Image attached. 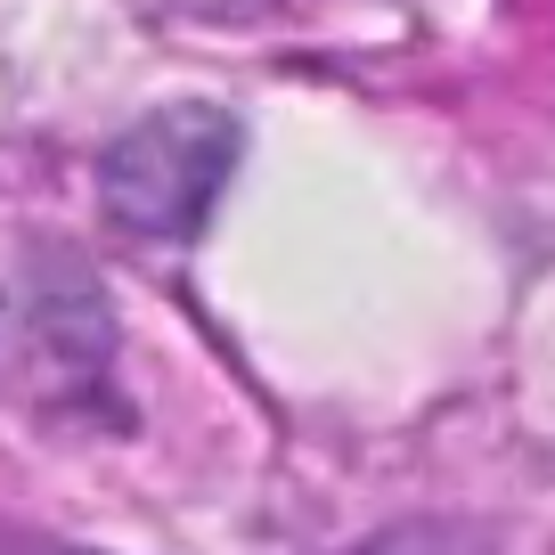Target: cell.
I'll list each match as a JSON object with an SVG mask.
<instances>
[{
    "label": "cell",
    "mask_w": 555,
    "mask_h": 555,
    "mask_svg": "<svg viewBox=\"0 0 555 555\" xmlns=\"http://www.w3.org/2000/svg\"><path fill=\"white\" fill-rule=\"evenodd\" d=\"M229 164H237V122L229 115H212V106L147 115L106 156V212L147 245H180L212 212Z\"/></svg>",
    "instance_id": "cell-1"
},
{
    "label": "cell",
    "mask_w": 555,
    "mask_h": 555,
    "mask_svg": "<svg viewBox=\"0 0 555 555\" xmlns=\"http://www.w3.org/2000/svg\"><path fill=\"white\" fill-rule=\"evenodd\" d=\"M25 555H82V547H25Z\"/></svg>",
    "instance_id": "cell-2"
}]
</instances>
